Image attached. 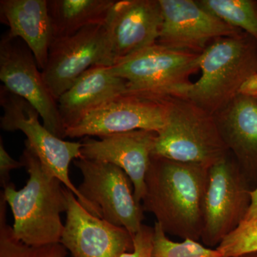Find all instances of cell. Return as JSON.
Listing matches in <instances>:
<instances>
[{
	"mask_svg": "<svg viewBox=\"0 0 257 257\" xmlns=\"http://www.w3.org/2000/svg\"><path fill=\"white\" fill-rule=\"evenodd\" d=\"M162 23L160 0H116L104 24L114 64L157 44Z\"/></svg>",
	"mask_w": 257,
	"mask_h": 257,
	"instance_id": "5bb4252c",
	"label": "cell"
},
{
	"mask_svg": "<svg viewBox=\"0 0 257 257\" xmlns=\"http://www.w3.org/2000/svg\"><path fill=\"white\" fill-rule=\"evenodd\" d=\"M165 103L167 121L157 133L152 156L209 167L229 153L212 114L187 97Z\"/></svg>",
	"mask_w": 257,
	"mask_h": 257,
	"instance_id": "277c9868",
	"label": "cell"
},
{
	"mask_svg": "<svg viewBox=\"0 0 257 257\" xmlns=\"http://www.w3.org/2000/svg\"><path fill=\"white\" fill-rule=\"evenodd\" d=\"M200 55L185 53L155 44L110 67L127 82L128 94L159 101L186 97L190 77L199 70Z\"/></svg>",
	"mask_w": 257,
	"mask_h": 257,
	"instance_id": "5b68a950",
	"label": "cell"
},
{
	"mask_svg": "<svg viewBox=\"0 0 257 257\" xmlns=\"http://www.w3.org/2000/svg\"><path fill=\"white\" fill-rule=\"evenodd\" d=\"M167 121L165 101L125 93L86 115L66 130V138H99L135 130L158 133Z\"/></svg>",
	"mask_w": 257,
	"mask_h": 257,
	"instance_id": "7c38bea8",
	"label": "cell"
},
{
	"mask_svg": "<svg viewBox=\"0 0 257 257\" xmlns=\"http://www.w3.org/2000/svg\"><path fill=\"white\" fill-rule=\"evenodd\" d=\"M104 25L52 40L42 77L56 100L94 66L114 65Z\"/></svg>",
	"mask_w": 257,
	"mask_h": 257,
	"instance_id": "9c48e42d",
	"label": "cell"
},
{
	"mask_svg": "<svg viewBox=\"0 0 257 257\" xmlns=\"http://www.w3.org/2000/svg\"><path fill=\"white\" fill-rule=\"evenodd\" d=\"M74 165L83 177L77 189L99 217L135 236L143 226L145 210L135 200L128 175L119 167L101 161L81 158L74 161Z\"/></svg>",
	"mask_w": 257,
	"mask_h": 257,
	"instance_id": "ba28073f",
	"label": "cell"
},
{
	"mask_svg": "<svg viewBox=\"0 0 257 257\" xmlns=\"http://www.w3.org/2000/svg\"><path fill=\"white\" fill-rule=\"evenodd\" d=\"M0 105L3 109L0 126L8 132H23L25 143L31 147L47 173L60 180L73 193L80 204L93 215L99 217L95 208L82 197L69 178V165L82 158V143L65 141L50 133L40 122L38 111L26 99L17 95L5 86L0 87Z\"/></svg>",
	"mask_w": 257,
	"mask_h": 257,
	"instance_id": "8992f818",
	"label": "cell"
},
{
	"mask_svg": "<svg viewBox=\"0 0 257 257\" xmlns=\"http://www.w3.org/2000/svg\"><path fill=\"white\" fill-rule=\"evenodd\" d=\"M200 78L186 97L214 115L239 94L243 82L257 73V41L246 32L218 39L199 57Z\"/></svg>",
	"mask_w": 257,
	"mask_h": 257,
	"instance_id": "3957f363",
	"label": "cell"
},
{
	"mask_svg": "<svg viewBox=\"0 0 257 257\" xmlns=\"http://www.w3.org/2000/svg\"><path fill=\"white\" fill-rule=\"evenodd\" d=\"M209 168L152 156L142 204L166 234L195 241L202 237Z\"/></svg>",
	"mask_w": 257,
	"mask_h": 257,
	"instance_id": "6da1fadb",
	"label": "cell"
},
{
	"mask_svg": "<svg viewBox=\"0 0 257 257\" xmlns=\"http://www.w3.org/2000/svg\"><path fill=\"white\" fill-rule=\"evenodd\" d=\"M23 167V164L20 161L15 160L10 156L5 150L3 138H0V183L3 189L12 183L10 182L12 171Z\"/></svg>",
	"mask_w": 257,
	"mask_h": 257,
	"instance_id": "d4e9b609",
	"label": "cell"
},
{
	"mask_svg": "<svg viewBox=\"0 0 257 257\" xmlns=\"http://www.w3.org/2000/svg\"><path fill=\"white\" fill-rule=\"evenodd\" d=\"M0 15L10 35L27 44L43 70L53 40L47 0H1Z\"/></svg>",
	"mask_w": 257,
	"mask_h": 257,
	"instance_id": "ac0fdd59",
	"label": "cell"
},
{
	"mask_svg": "<svg viewBox=\"0 0 257 257\" xmlns=\"http://www.w3.org/2000/svg\"><path fill=\"white\" fill-rule=\"evenodd\" d=\"M163 23L157 44L171 50L201 55L218 39L243 32L225 23L197 0H160Z\"/></svg>",
	"mask_w": 257,
	"mask_h": 257,
	"instance_id": "8fae6325",
	"label": "cell"
},
{
	"mask_svg": "<svg viewBox=\"0 0 257 257\" xmlns=\"http://www.w3.org/2000/svg\"><path fill=\"white\" fill-rule=\"evenodd\" d=\"M249 186L230 152L209 167L201 237L206 246L217 247L244 220L251 204Z\"/></svg>",
	"mask_w": 257,
	"mask_h": 257,
	"instance_id": "52a82bcc",
	"label": "cell"
},
{
	"mask_svg": "<svg viewBox=\"0 0 257 257\" xmlns=\"http://www.w3.org/2000/svg\"><path fill=\"white\" fill-rule=\"evenodd\" d=\"M250 195H251V204L243 221H257V186L255 188L251 189Z\"/></svg>",
	"mask_w": 257,
	"mask_h": 257,
	"instance_id": "4316f807",
	"label": "cell"
},
{
	"mask_svg": "<svg viewBox=\"0 0 257 257\" xmlns=\"http://www.w3.org/2000/svg\"><path fill=\"white\" fill-rule=\"evenodd\" d=\"M154 229L152 257H223L216 248L207 247L195 240L172 241L157 221Z\"/></svg>",
	"mask_w": 257,
	"mask_h": 257,
	"instance_id": "7402d4cb",
	"label": "cell"
},
{
	"mask_svg": "<svg viewBox=\"0 0 257 257\" xmlns=\"http://www.w3.org/2000/svg\"><path fill=\"white\" fill-rule=\"evenodd\" d=\"M35 56L27 44L7 31L0 40V79L10 92L26 99L38 111L43 125L57 138H66V128L57 101L45 84Z\"/></svg>",
	"mask_w": 257,
	"mask_h": 257,
	"instance_id": "30bf717a",
	"label": "cell"
},
{
	"mask_svg": "<svg viewBox=\"0 0 257 257\" xmlns=\"http://www.w3.org/2000/svg\"><path fill=\"white\" fill-rule=\"evenodd\" d=\"M126 92L127 82L113 73L110 67L88 69L57 100L64 127L74 126L91 111Z\"/></svg>",
	"mask_w": 257,
	"mask_h": 257,
	"instance_id": "e0dca14e",
	"label": "cell"
},
{
	"mask_svg": "<svg viewBox=\"0 0 257 257\" xmlns=\"http://www.w3.org/2000/svg\"><path fill=\"white\" fill-rule=\"evenodd\" d=\"M154 231V226L143 224L133 236V251L122 253L120 257H152Z\"/></svg>",
	"mask_w": 257,
	"mask_h": 257,
	"instance_id": "cb8c5ba5",
	"label": "cell"
},
{
	"mask_svg": "<svg viewBox=\"0 0 257 257\" xmlns=\"http://www.w3.org/2000/svg\"><path fill=\"white\" fill-rule=\"evenodd\" d=\"M7 203L0 197V257H66L67 248L61 243L31 246L19 241L7 223Z\"/></svg>",
	"mask_w": 257,
	"mask_h": 257,
	"instance_id": "44dd1931",
	"label": "cell"
},
{
	"mask_svg": "<svg viewBox=\"0 0 257 257\" xmlns=\"http://www.w3.org/2000/svg\"><path fill=\"white\" fill-rule=\"evenodd\" d=\"M67 219L61 243L74 257H120L134 249L133 236L124 227L93 215L66 188Z\"/></svg>",
	"mask_w": 257,
	"mask_h": 257,
	"instance_id": "4fadbf2b",
	"label": "cell"
},
{
	"mask_svg": "<svg viewBox=\"0 0 257 257\" xmlns=\"http://www.w3.org/2000/svg\"><path fill=\"white\" fill-rule=\"evenodd\" d=\"M198 4L225 23L251 35L257 41L256 0H197Z\"/></svg>",
	"mask_w": 257,
	"mask_h": 257,
	"instance_id": "ffe728a7",
	"label": "cell"
},
{
	"mask_svg": "<svg viewBox=\"0 0 257 257\" xmlns=\"http://www.w3.org/2000/svg\"><path fill=\"white\" fill-rule=\"evenodd\" d=\"M20 162L29 174L26 185L17 190L10 183L2 192L14 217L13 235L28 246L60 243L64 229L61 213L67 208L66 187L47 173L26 143Z\"/></svg>",
	"mask_w": 257,
	"mask_h": 257,
	"instance_id": "7a4b0ae2",
	"label": "cell"
},
{
	"mask_svg": "<svg viewBox=\"0 0 257 257\" xmlns=\"http://www.w3.org/2000/svg\"><path fill=\"white\" fill-rule=\"evenodd\" d=\"M216 248L223 257L256 252L257 221H243Z\"/></svg>",
	"mask_w": 257,
	"mask_h": 257,
	"instance_id": "603a6c76",
	"label": "cell"
},
{
	"mask_svg": "<svg viewBox=\"0 0 257 257\" xmlns=\"http://www.w3.org/2000/svg\"><path fill=\"white\" fill-rule=\"evenodd\" d=\"M116 0H47L53 40L104 25Z\"/></svg>",
	"mask_w": 257,
	"mask_h": 257,
	"instance_id": "d6986e66",
	"label": "cell"
},
{
	"mask_svg": "<svg viewBox=\"0 0 257 257\" xmlns=\"http://www.w3.org/2000/svg\"><path fill=\"white\" fill-rule=\"evenodd\" d=\"M235 257H257V251L256 252L244 253V254L239 255V256Z\"/></svg>",
	"mask_w": 257,
	"mask_h": 257,
	"instance_id": "83f0119b",
	"label": "cell"
},
{
	"mask_svg": "<svg viewBox=\"0 0 257 257\" xmlns=\"http://www.w3.org/2000/svg\"><path fill=\"white\" fill-rule=\"evenodd\" d=\"M157 136L156 132L140 130L99 140L85 137L81 141L82 158L107 162L121 169L133 182L135 200L142 204Z\"/></svg>",
	"mask_w": 257,
	"mask_h": 257,
	"instance_id": "9a60e30c",
	"label": "cell"
},
{
	"mask_svg": "<svg viewBox=\"0 0 257 257\" xmlns=\"http://www.w3.org/2000/svg\"><path fill=\"white\" fill-rule=\"evenodd\" d=\"M239 94L257 99V73L248 77L240 87Z\"/></svg>",
	"mask_w": 257,
	"mask_h": 257,
	"instance_id": "484cf974",
	"label": "cell"
},
{
	"mask_svg": "<svg viewBox=\"0 0 257 257\" xmlns=\"http://www.w3.org/2000/svg\"><path fill=\"white\" fill-rule=\"evenodd\" d=\"M213 116L248 184L257 182V99L238 94Z\"/></svg>",
	"mask_w": 257,
	"mask_h": 257,
	"instance_id": "2e32d148",
	"label": "cell"
}]
</instances>
